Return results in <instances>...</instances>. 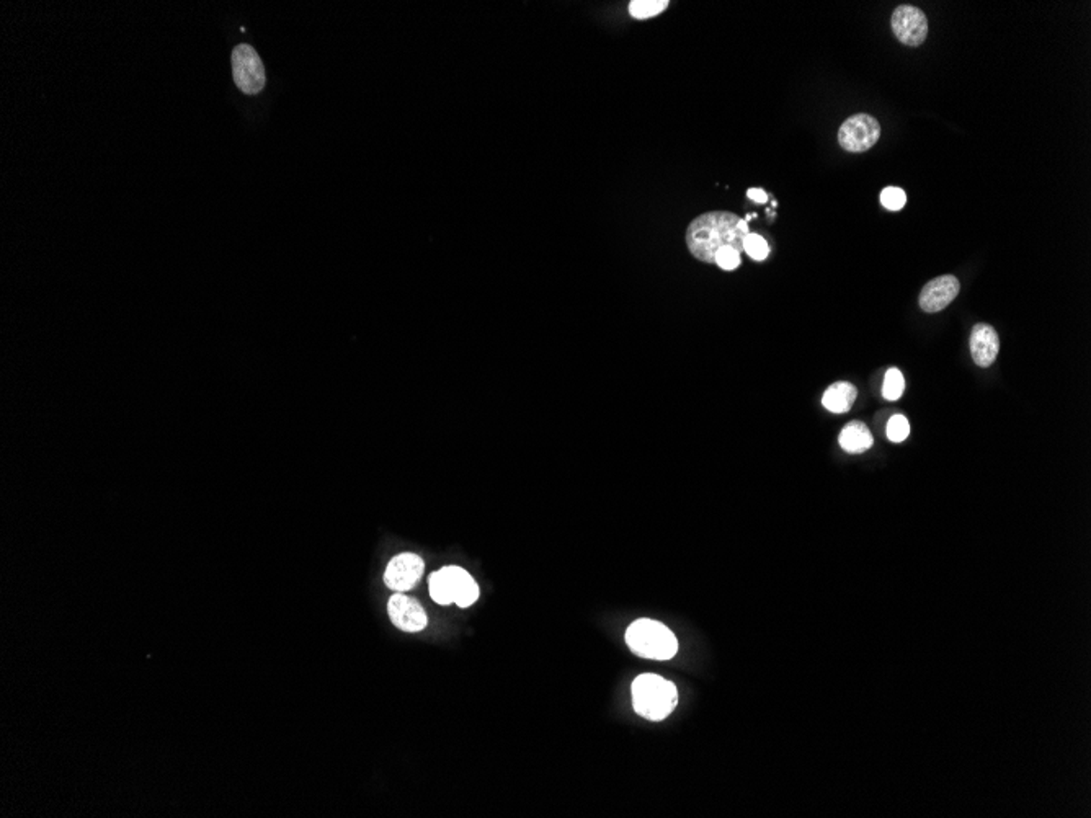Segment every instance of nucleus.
Wrapping results in <instances>:
<instances>
[{
  "label": "nucleus",
  "mask_w": 1091,
  "mask_h": 818,
  "mask_svg": "<svg viewBox=\"0 0 1091 818\" xmlns=\"http://www.w3.org/2000/svg\"><path fill=\"white\" fill-rule=\"evenodd\" d=\"M881 138V124L868 113L846 118L838 130V144L846 152H866L876 146Z\"/></svg>",
  "instance_id": "20e7f679"
},
{
  "label": "nucleus",
  "mask_w": 1091,
  "mask_h": 818,
  "mask_svg": "<svg viewBox=\"0 0 1091 818\" xmlns=\"http://www.w3.org/2000/svg\"><path fill=\"white\" fill-rule=\"evenodd\" d=\"M388 612L392 624L404 632H420L429 624L422 604L404 593L391 596Z\"/></svg>",
  "instance_id": "6e6552de"
},
{
  "label": "nucleus",
  "mask_w": 1091,
  "mask_h": 818,
  "mask_svg": "<svg viewBox=\"0 0 1091 818\" xmlns=\"http://www.w3.org/2000/svg\"><path fill=\"white\" fill-rule=\"evenodd\" d=\"M961 283L956 276L952 274H942L934 278L932 282L926 283L923 290L920 293V307L928 313L934 314L940 313L942 309L950 306L954 299L960 294Z\"/></svg>",
  "instance_id": "1a4fd4ad"
},
{
  "label": "nucleus",
  "mask_w": 1091,
  "mask_h": 818,
  "mask_svg": "<svg viewBox=\"0 0 1091 818\" xmlns=\"http://www.w3.org/2000/svg\"><path fill=\"white\" fill-rule=\"evenodd\" d=\"M425 563L417 554H399L388 563L384 572V583L397 593L409 592L420 582Z\"/></svg>",
  "instance_id": "0eeeda50"
},
{
  "label": "nucleus",
  "mask_w": 1091,
  "mask_h": 818,
  "mask_svg": "<svg viewBox=\"0 0 1091 818\" xmlns=\"http://www.w3.org/2000/svg\"><path fill=\"white\" fill-rule=\"evenodd\" d=\"M1000 351L999 333L989 323H977L970 333V355L977 366L989 368Z\"/></svg>",
  "instance_id": "9d476101"
},
{
  "label": "nucleus",
  "mask_w": 1091,
  "mask_h": 818,
  "mask_svg": "<svg viewBox=\"0 0 1091 818\" xmlns=\"http://www.w3.org/2000/svg\"><path fill=\"white\" fill-rule=\"evenodd\" d=\"M740 262H742V256H740L739 250L732 247H724L720 248L719 252L716 254V262H714V265H718L719 268L726 270V272H732V270H736L737 266H740Z\"/></svg>",
  "instance_id": "aec40b11"
},
{
  "label": "nucleus",
  "mask_w": 1091,
  "mask_h": 818,
  "mask_svg": "<svg viewBox=\"0 0 1091 818\" xmlns=\"http://www.w3.org/2000/svg\"><path fill=\"white\" fill-rule=\"evenodd\" d=\"M881 203L885 209L889 211H901L902 207L907 203V195L902 188L897 187H887L881 193Z\"/></svg>",
  "instance_id": "6ab92c4d"
},
{
  "label": "nucleus",
  "mask_w": 1091,
  "mask_h": 818,
  "mask_svg": "<svg viewBox=\"0 0 1091 818\" xmlns=\"http://www.w3.org/2000/svg\"><path fill=\"white\" fill-rule=\"evenodd\" d=\"M231 59L232 74L240 91L246 95H256L264 91L266 82L264 63L250 44L236 46Z\"/></svg>",
  "instance_id": "39448f33"
},
{
  "label": "nucleus",
  "mask_w": 1091,
  "mask_h": 818,
  "mask_svg": "<svg viewBox=\"0 0 1091 818\" xmlns=\"http://www.w3.org/2000/svg\"><path fill=\"white\" fill-rule=\"evenodd\" d=\"M887 438L893 443H902L903 439H907L910 435V423L903 415H893V419L887 422Z\"/></svg>",
  "instance_id": "a211bd4d"
},
{
  "label": "nucleus",
  "mask_w": 1091,
  "mask_h": 818,
  "mask_svg": "<svg viewBox=\"0 0 1091 818\" xmlns=\"http://www.w3.org/2000/svg\"><path fill=\"white\" fill-rule=\"evenodd\" d=\"M626 642L632 652L647 660H670L678 652L677 637L659 621L632 622L626 630Z\"/></svg>",
  "instance_id": "7ed1b4c3"
},
{
  "label": "nucleus",
  "mask_w": 1091,
  "mask_h": 818,
  "mask_svg": "<svg viewBox=\"0 0 1091 818\" xmlns=\"http://www.w3.org/2000/svg\"><path fill=\"white\" fill-rule=\"evenodd\" d=\"M905 389V380L897 368H891L885 372L884 386H883V396L887 400H899Z\"/></svg>",
  "instance_id": "dca6fc26"
},
{
  "label": "nucleus",
  "mask_w": 1091,
  "mask_h": 818,
  "mask_svg": "<svg viewBox=\"0 0 1091 818\" xmlns=\"http://www.w3.org/2000/svg\"><path fill=\"white\" fill-rule=\"evenodd\" d=\"M748 224L740 216L729 211H710L693 219L687 229L690 254L704 264H714L720 248L732 247L744 252Z\"/></svg>",
  "instance_id": "f257e3e1"
},
{
  "label": "nucleus",
  "mask_w": 1091,
  "mask_h": 818,
  "mask_svg": "<svg viewBox=\"0 0 1091 818\" xmlns=\"http://www.w3.org/2000/svg\"><path fill=\"white\" fill-rule=\"evenodd\" d=\"M429 587H430V596L433 601L443 604V606L455 603L453 595H451L449 587H448L447 580L441 575V572H433L431 573L430 579H429Z\"/></svg>",
  "instance_id": "2eb2a0df"
},
{
  "label": "nucleus",
  "mask_w": 1091,
  "mask_h": 818,
  "mask_svg": "<svg viewBox=\"0 0 1091 818\" xmlns=\"http://www.w3.org/2000/svg\"><path fill=\"white\" fill-rule=\"evenodd\" d=\"M858 396L856 388L850 382H834L830 388L824 392L822 397V405L827 409L832 414H845L852 409L854 400Z\"/></svg>",
  "instance_id": "f8f14e48"
},
{
  "label": "nucleus",
  "mask_w": 1091,
  "mask_h": 818,
  "mask_svg": "<svg viewBox=\"0 0 1091 818\" xmlns=\"http://www.w3.org/2000/svg\"><path fill=\"white\" fill-rule=\"evenodd\" d=\"M667 7H669L667 0H632L629 4V14H631V17L637 18V20H645V18L659 15Z\"/></svg>",
  "instance_id": "4468645a"
},
{
  "label": "nucleus",
  "mask_w": 1091,
  "mask_h": 818,
  "mask_svg": "<svg viewBox=\"0 0 1091 818\" xmlns=\"http://www.w3.org/2000/svg\"><path fill=\"white\" fill-rule=\"evenodd\" d=\"M747 197L755 201V203H765L768 199V195L761 190V188H750V190L747 191Z\"/></svg>",
  "instance_id": "412c9836"
},
{
  "label": "nucleus",
  "mask_w": 1091,
  "mask_h": 818,
  "mask_svg": "<svg viewBox=\"0 0 1091 818\" xmlns=\"http://www.w3.org/2000/svg\"><path fill=\"white\" fill-rule=\"evenodd\" d=\"M744 252L747 254V255L750 256V258H753V260L761 262V260H765V258L768 256V242L763 239L760 234H750V232H748V234H747V237L744 239Z\"/></svg>",
  "instance_id": "f3484780"
},
{
  "label": "nucleus",
  "mask_w": 1091,
  "mask_h": 818,
  "mask_svg": "<svg viewBox=\"0 0 1091 818\" xmlns=\"http://www.w3.org/2000/svg\"><path fill=\"white\" fill-rule=\"evenodd\" d=\"M678 704V689L671 681L657 675H641L632 683L634 711L647 720L659 722L669 717Z\"/></svg>",
  "instance_id": "f03ea898"
},
{
  "label": "nucleus",
  "mask_w": 1091,
  "mask_h": 818,
  "mask_svg": "<svg viewBox=\"0 0 1091 818\" xmlns=\"http://www.w3.org/2000/svg\"><path fill=\"white\" fill-rule=\"evenodd\" d=\"M840 447L850 455H860L874 445V438L863 422H850L838 437Z\"/></svg>",
  "instance_id": "ddd939ff"
},
{
  "label": "nucleus",
  "mask_w": 1091,
  "mask_h": 818,
  "mask_svg": "<svg viewBox=\"0 0 1091 818\" xmlns=\"http://www.w3.org/2000/svg\"><path fill=\"white\" fill-rule=\"evenodd\" d=\"M441 575L447 580L449 592L453 595L455 604L459 608H469L479 598V587L472 580L468 572L458 565H448L441 569Z\"/></svg>",
  "instance_id": "9b49d317"
},
{
  "label": "nucleus",
  "mask_w": 1091,
  "mask_h": 818,
  "mask_svg": "<svg viewBox=\"0 0 1091 818\" xmlns=\"http://www.w3.org/2000/svg\"><path fill=\"white\" fill-rule=\"evenodd\" d=\"M895 38L907 46H920L928 36V18L913 5H899L891 17Z\"/></svg>",
  "instance_id": "423d86ee"
}]
</instances>
